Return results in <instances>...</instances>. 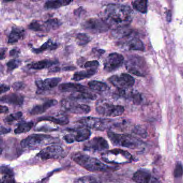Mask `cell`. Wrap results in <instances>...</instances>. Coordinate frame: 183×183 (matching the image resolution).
Segmentation results:
<instances>
[{
    "label": "cell",
    "instance_id": "cell-1",
    "mask_svg": "<svg viewBox=\"0 0 183 183\" xmlns=\"http://www.w3.org/2000/svg\"><path fill=\"white\" fill-rule=\"evenodd\" d=\"M133 10L129 6L109 4L102 13V20L114 29L128 27L133 19Z\"/></svg>",
    "mask_w": 183,
    "mask_h": 183
},
{
    "label": "cell",
    "instance_id": "cell-2",
    "mask_svg": "<svg viewBox=\"0 0 183 183\" xmlns=\"http://www.w3.org/2000/svg\"><path fill=\"white\" fill-rule=\"evenodd\" d=\"M78 122L85 127L97 131H104L106 129L118 127L124 124V121L118 120L103 119L94 117H86L79 119Z\"/></svg>",
    "mask_w": 183,
    "mask_h": 183
},
{
    "label": "cell",
    "instance_id": "cell-3",
    "mask_svg": "<svg viewBox=\"0 0 183 183\" xmlns=\"http://www.w3.org/2000/svg\"><path fill=\"white\" fill-rule=\"evenodd\" d=\"M75 162L90 171H105L112 168L102 163L99 159L81 153H76L72 156Z\"/></svg>",
    "mask_w": 183,
    "mask_h": 183
},
{
    "label": "cell",
    "instance_id": "cell-4",
    "mask_svg": "<svg viewBox=\"0 0 183 183\" xmlns=\"http://www.w3.org/2000/svg\"><path fill=\"white\" fill-rule=\"evenodd\" d=\"M102 159L106 163L122 164L131 162L132 160V156L125 150L115 149L103 153Z\"/></svg>",
    "mask_w": 183,
    "mask_h": 183
},
{
    "label": "cell",
    "instance_id": "cell-5",
    "mask_svg": "<svg viewBox=\"0 0 183 183\" xmlns=\"http://www.w3.org/2000/svg\"><path fill=\"white\" fill-rule=\"evenodd\" d=\"M108 136L113 145L115 146L135 149L140 145V141L138 139L130 135L109 131Z\"/></svg>",
    "mask_w": 183,
    "mask_h": 183
},
{
    "label": "cell",
    "instance_id": "cell-6",
    "mask_svg": "<svg viewBox=\"0 0 183 183\" xmlns=\"http://www.w3.org/2000/svg\"><path fill=\"white\" fill-rule=\"evenodd\" d=\"M96 111L102 116L115 117L122 115L125 109L122 105H114L103 101H98L96 104Z\"/></svg>",
    "mask_w": 183,
    "mask_h": 183
},
{
    "label": "cell",
    "instance_id": "cell-7",
    "mask_svg": "<svg viewBox=\"0 0 183 183\" xmlns=\"http://www.w3.org/2000/svg\"><path fill=\"white\" fill-rule=\"evenodd\" d=\"M54 138L45 134H34L23 140L20 145L25 148H34L53 142Z\"/></svg>",
    "mask_w": 183,
    "mask_h": 183
},
{
    "label": "cell",
    "instance_id": "cell-8",
    "mask_svg": "<svg viewBox=\"0 0 183 183\" xmlns=\"http://www.w3.org/2000/svg\"><path fill=\"white\" fill-rule=\"evenodd\" d=\"M126 67L129 72L138 76H145L147 72V65L145 60L136 55L128 59L126 62Z\"/></svg>",
    "mask_w": 183,
    "mask_h": 183
},
{
    "label": "cell",
    "instance_id": "cell-9",
    "mask_svg": "<svg viewBox=\"0 0 183 183\" xmlns=\"http://www.w3.org/2000/svg\"><path fill=\"white\" fill-rule=\"evenodd\" d=\"M83 29L93 34L105 33L111 29L108 24L102 18H92L85 21L81 24Z\"/></svg>",
    "mask_w": 183,
    "mask_h": 183
},
{
    "label": "cell",
    "instance_id": "cell-10",
    "mask_svg": "<svg viewBox=\"0 0 183 183\" xmlns=\"http://www.w3.org/2000/svg\"><path fill=\"white\" fill-rule=\"evenodd\" d=\"M61 107L66 112L76 115H86L92 110L90 106L89 105L80 104L71 98L61 100Z\"/></svg>",
    "mask_w": 183,
    "mask_h": 183
},
{
    "label": "cell",
    "instance_id": "cell-11",
    "mask_svg": "<svg viewBox=\"0 0 183 183\" xmlns=\"http://www.w3.org/2000/svg\"><path fill=\"white\" fill-rule=\"evenodd\" d=\"M67 130L69 133L64 136V139L68 143L84 141L91 136V132L87 127H78Z\"/></svg>",
    "mask_w": 183,
    "mask_h": 183
},
{
    "label": "cell",
    "instance_id": "cell-12",
    "mask_svg": "<svg viewBox=\"0 0 183 183\" xmlns=\"http://www.w3.org/2000/svg\"><path fill=\"white\" fill-rule=\"evenodd\" d=\"M108 81L118 89L125 90L131 88L135 83V80L131 75L126 73L112 75Z\"/></svg>",
    "mask_w": 183,
    "mask_h": 183
},
{
    "label": "cell",
    "instance_id": "cell-13",
    "mask_svg": "<svg viewBox=\"0 0 183 183\" xmlns=\"http://www.w3.org/2000/svg\"><path fill=\"white\" fill-rule=\"evenodd\" d=\"M124 61L123 55L118 53H112L104 61V69L108 73L115 71L122 66Z\"/></svg>",
    "mask_w": 183,
    "mask_h": 183
},
{
    "label": "cell",
    "instance_id": "cell-14",
    "mask_svg": "<svg viewBox=\"0 0 183 183\" xmlns=\"http://www.w3.org/2000/svg\"><path fill=\"white\" fill-rule=\"evenodd\" d=\"M109 143L103 137H95L83 146V150L92 152H103L109 148Z\"/></svg>",
    "mask_w": 183,
    "mask_h": 183
},
{
    "label": "cell",
    "instance_id": "cell-15",
    "mask_svg": "<svg viewBox=\"0 0 183 183\" xmlns=\"http://www.w3.org/2000/svg\"><path fill=\"white\" fill-rule=\"evenodd\" d=\"M64 150L61 146L52 145L48 146L37 155V156L43 161L50 159H57L64 155Z\"/></svg>",
    "mask_w": 183,
    "mask_h": 183
},
{
    "label": "cell",
    "instance_id": "cell-16",
    "mask_svg": "<svg viewBox=\"0 0 183 183\" xmlns=\"http://www.w3.org/2000/svg\"><path fill=\"white\" fill-rule=\"evenodd\" d=\"M62 79L60 78H53L45 80H37L35 81V85L39 91H47L56 87Z\"/></svg>",
    "mask_w": 183,
    "mask_h": 183
},
{
    "label": "cell",
    "instance_id": "cell-17",
    "mask_svg": "<svg viewBox=\"0 0 183 183\" xmlns=\"http://www.w3.org/2000/svg\"><path fill=\"white\" fill-rule=\"evenodd\" d=\"M24 96L17 93H10L4 95L1 98V102L15 106H22L23 104Z\"/></svg>",
    "mask_w": 183,
    "mask_h": 183
},
{
    "label": "cell",
    "instance_id": "cell-18",
    "mask_svg": "<svg viewBox=\"0 0 183 183\" xmlns=\"http://www.w3.org/2000/svg\"><path fill=\"white\" fill-rule=\"evenodd\" d=\"M57 104L58 101L56 99H48L41 104H39L34 106L30 111V114L32 115H41L46 112L47 110L50 109L52 107L57 105Z\"/></svg>",
    "mask_w": 183,
    "mask_h": 183
},
{
    "label": "cell",
    "instance_id": "cell-19",
    "mask_svg": "<svg viewBox=\"0 0 183 183\" xmlns=\"http://www.w3.org/2000/svg\"><path fill=\"white\" fill-rule=\"evenodd\" d=\"M58 89L62 92H80L88 91V89L83 85L75 83H64L59 85Z\"/></svg>",
    "mask_w": 183,
    "mask_h": 183
},
{
    "label": "cell",
    "instance_id": "cell-20",
    "mask_svg": "<svg viewBox=\"0 0 183 183\" xmlns=\"http://www.w3.org/2000/svg\"><path fill=\"white\" fill-rule=\"evenodd\" d=\"M122 48L129 51H144V45L140 39L132 37L122 42Z\"/></svg>",
    "mask_w": 183,
    "mask_h": 183
},
{
    "label": "cell",
    "instance_id": "cell-21",
    "mask_svg": "<svg viewBox=\"0 0 183 183\" xmlns=\"http://www.w3.org/2000/svg\"><path fill=\"white\" fill-rule=\"evenodd\" d=\"M59 61L56 59H45L41 61L34 62L27 64V68L34 70H41L47 69L52 67L53 66L58 64Z\"/></svg>",
    "mask_w": 183,
    "mask_h": 183
},
{
    "label": "cell",
    "instance_id": "cell-22",
    "mask_svg": "<svg viewBox=\"0 0 183 183\" xmlns=\"http://www.w3.org/2000/svg\"><path fill=\"white\" fill-rule=\"evenodd\" d=\"M25 34V30L22 27H13L8 36V44H13L17 43L18 41L24 38Z\"/></svg>",
    "mask_w": 183,
    "mask_h": 183
},
{
    "label": "cell",
    "instance_id": "cell-23",
    "mask_svg": "<svg viewBox=\"0 0 183 183\" xmlns=\"http://www.w3.org/2000/svg\"><path fill=\"white\" fill-rule=\"evenodd\" d=\"M38 122L41 121H47L50 122H53L56 124H58L59 125H66L68 124L69 120L68 119V117L63 115H57L54 116H44L39 118L38 119Z\"/></svg>",
    "mask_w": 183,
    "mask_h": 183
},
{
    "label": "cell",
    "instance_id": "cell-24",
    "mask_svg": "<svg viewBox=\"0 0 183 183\" xmlns=\"http://www.w3.org/2000/svg\"><path fill=\"white\" fill-rule=\"evenodd\" d=\"M97 72V69L90 68L87 70L76 72L73 75L71 80L74 81H80L86 78H90L96 74Z\"/></svg>",
    "mask_w": 183,
    "mask_h": 183
},
{
    "label": "cell",
    "instance_id": "cell-25",
    "mask_svg": "<svg viewBox=\"0 0 183 183\" xmlns=\"http://www.w3.org/2000/svg\"><path fill=\"white\" fill-rule=\"evenodd\" d=\"M58 43L49 39L39 48H32L31 51L35 54H40L46 51H53L58 47Z\"/></svg>",
    "mask_w": 183,
    "mask_h": 183
},
{
    "label": "cell",
    "instance_id": "cell-26",
    "mask_svg": "<svg viewBox=\"0 0 183 183\" xmlns=\"http://www.w3.org/2000/svg\"><path fill=\"white\" fill-rule=\"evenodd\" d=\"M152 177L148 171L139 170L134 173L132 179L136 183H149Z\"/></svg>",
    "mask_w": 183,
    "mask_h": 183
},
{
    "label": "cell",
    "instance_id": "cell-27",
    "mask_svg": "<svg viewBox=\"0 0 183 183\" xmlns=\"http://www.w3.org/2000/svg\"><path fill=\"white\" fill-rule=\"evenodd\" d=\"M89 88L99 94H102L109 90V86L104 82L93 80L88 83Z\"/></svg>",
    "mask_w": 183,
    "mask_h": 183
},
{
    "label": "cell",
    "instance_id": "cell-28",
    "mask_svg": "<svg viewBox=\"0 0 183 183\" xmlns=\"http://www.w3.org/2000/svg\"><path fill=\"white\" fill-rule=\"evenodd\" d=\"M1 173L2 176L1 183H15L13 171L9 167L1 166Z\"/></svg>",
    "mask_w": 183,
    "mask_h": 183
},
{
    "label": "cell",
    "instance_id": "cell-29",
    "mask_svg": "<svg viewBox=\"0 0 183 183\" xmlns=\"http://www.w3.org/2000/svg\"><path fill=\"white\" fill-rule=\"evenodd\" d=\"M97 95L92 92L87 91V92H80L72 93L70 96L69 98L73 99L74 101L76 100H91L94 101L97 98Z\"/></svg>",
    "mask_w": 183,
    "mask_h": 183
},
{
    "label": "cell",
    "instance_id": "cell-30",
    "mask_svg": "<svg viewBox=\"0 0 183 183\" xmlns=\"http://www.w3.org/2000/svg\"><path fill=\"white\" fill-rule=\"evenodd\" d=\"M73 2V1L69 0H59V1H48L46 2L44 8L46 9H56L61 7L69 5Z\"/></svg>",
    "mask_w": 183,
    "mask_h": 183
},
{
    "label": "cell",
    "instance_id": "cell-31",
    "mask_svg": "<svg viewBox=\"0 0 183 183\" xmlns=\"http://www.w3.org/2000/svg\"><path fill=\"white\" fill-rule=\"evenodd\" d=\"M45 32H48L51 30H55L60 27L62 25L61 20L58 18H50L43 22Z\"/></svg>",
    "mask_w": 183,
    "mask_h": 183
},
{
    "label": "cell",
    "instance_id": "cell-32",
    "mask_svg": "<svg viewBox=\"0 0 183 183\" xmlns=\"http://www.w3.org/2000/svg\"><path fill=\"white\" fill-rule=\"evenodd\" d=\"M132 32V30L127 27H120L113 30L111 32L112 37L115 38H124L127 37Z\"/></svg>",
    "mask_w": 183,
    "mask_h": 183
},
{
    "label": "cell",
    "instance_id": "cell-33",
    "mask_svg": "<svg viewBox=\"0 0 183 183\" xmlns=\"http://www.w3.org/2000/svg\"><path fill=\"white\" fill-rule=\"evenodd\" d=\"M34 124L32 122H22L17 125V127L15 129L14 132L19 134L28 132L33 127Z\"/></svg>",
    "mask_w": 183,
    "mask_h": 183
},
{
    "label": "cell",
    "instance_id": "cell-34",
    "mask_svg": "<svg viewBox=\"0 0 183 183\" xmlns=\"http://www.w3.org/2000/svg\"><path fill=\"white\" fill-rule=\"evenodd\" d=\"M147 1L137 0L132 2L134 8L141 13H146L147 11Z\"/></svg>",
    "mask_w": 183,
    "mask_h": 183
},
{
    "label": "cell",
    "instance_id": "cell-35",
    "mask_svg": "<svg viewBox=\"0 0 183 183\" xmlns=\"http://www.w3.org/2000/svg\"><path fill=\"white\" fill-rule=\"evenodd\" d=\"M76 40L79 46H85L91 41V38L85 33H79L76 34Z\"/></svg>",
    "mask_w": 183,
    "mask_h": 183
},
{
    "label": "cell",
    "instance_id": "cell-36",
    "mask_svg": "<svg viewBox=\"0 0 183 183\" xmlns=\"http://www.w3.org/2000/svg\"><path fill=\"white\" fill-rule=\"evenodd\" d=\"M28 28L31 30L36 31V32H45L44 27L43 24V22L38 20H33L30 24L29 25Z\"/></svg>",
    "mask_w": 183,
    "mask_h": 183
},
{
    "label": "cell",
    "instance_id": "cell-37",
    "mask_svg": "<svg viewBox=\"0 0 183 183\" xmlns=\"http://www.w3.org/2000/svg\"><path fill=\"white\" fill-rule=\"evenodd\" d=\"M22 115H23V113L21 112H16L14 113H12L10 115H8L4 119V122L7 124L10 125L14 122L20 119V118H22Z\"/></svg>",
    "mask_w": 183,
    "mask_h": 183
},
{
    "label": "cell",
    "instance_id": "cell-38",
    "mask_svg": "<svg viewBox=\"0 0 183 183\" xmlns=\"http://www.w3.org/2000/svg\"><path fill=\"white\" fill-rule=\"evenodd\" d=\"M21 63V61L17 59H13L8 61L6 64L8 73H10L18 68L20 66Z\"/></svg>",
    "mask_w": 183,
    "mask_h": 183
},
{
    "label": "cell",
    "instance_id": "cell-39",
    "mask_svg": "<svg viewBox=\"0 0 183 183\" xmlns=\"http://www.w3.org/2000/svg\"><path fill=\"white\" fill-rule=\"evenodd\" d=\"M76 183H98L95 177L85 176L80 178L77 180Z\"/></svg>",
    "mask_w": 183,
    "mask_h": 183
},
{
    "label": "cell",
    "instance_id": "cell-40",
    "mask_svg": "<svg viewBox=\"0 0 183 183\" xmlns=\"http://www.w3.org/2000/svg\"><path fill=\"white\" fill-rule=\"evenodd\" d=\"M183 173V168L182 164L180 163L177 164L174 170V176L175 177H180L182 176Z\"/></svg>",
    "mask_w": 183,
    "mask_h": 183
},
{
    "label": "cell",
    "instance_id": "cell-41",
    "mask_svg": "<svg viewBox=\"0 0 183 183\" xmlns=\"http://www.w3.org/2000/svg\"><path fill=\"white\" fill-rule=\"evenodd\" d=\"M99 66V63L98 61L97 60L88 61V62H86L84 64L85 68H87V69H90V68L97 69Z\"/></svg>",
    "mask_w": 183,
    "mask_h": 183
},
{
    "label": "cell",
    "instance_id": "cell-42",
    "mask_svg": "<svg viewBox=\"0 0 183 183\" xmlns=\"http://www.w3.org/2000/svg\"><path fill=\"white\" fill-rule=\"evenodd\" d=\"M25 85L23 82H15L13 85V88L15 90L19 91L20 90H22L25 88Z\"/></svg>",
    "mask_w": 183,
    "mask_h": 183
},
{
    "label": "cell",
    "instance_id": "cell-43",
    "mask_svg": "<svg viewBox=\"0 0 183 183\" xmlns=\"http://www.w3.org/2000/svg\"><path fill=\"white\" fill-rule=\"evenodd\" d=\"M20 50L17 48H15L10 50L9 52V55L11 57L17 58L19 56V55L20 54Z\"/></svg>",
    "mask_w": 183,
    "mask_h": 183
},
{
    "label": "cell",
    "instance_id": "cell-44",
    "mask_svg": "<svg viewBox=\"0 0 183 183\" xmlns=\"http://www.w3.org/2000/svg\"><path fill=\"white\" fill-rule=\"evenodd\" d=\"M92 53H94V55H96V57H100L102 54H103L105 53V51L102 49H97V48H94L92 50Z\"/></svg>",
    "mask_w": 183,
    "mask_h": 183
},
{
    "label": "cell",
    "instance_id": "cell-45",
    "mask_svg": "<svg viewBox=\"0 0 183 183\" xmlns=\"http://www.w3.org/2000/svg\"><path fill=\"white\" fill-rule=\"evenodd\" d=\"M10 90V87L8 85L6 84L1 85V94H3L4 93L8 92Z\"/></svg>",
    "mask_w": 183,
    "mask_h": 183
},
{
    "label": "cell",
    "instance_id": "cell-46",
    "mask_svg": "<svg viewBox=\"0 0 183 183\" xmlns=\"http://www.w3.org/2000/svg\"><path fill=\"white\" fill-rule=\"evenodd\" d=\"M135 133H136L138 134H139L140 136H142L143 138H144L145 136V132H144V130H143L142 129H141L139 127H137L135 129Z\"/></svg>",
    "mask_w": 183,
    "mask_h": 183
},
{
    "label": "cell",
    "instance_id": "cell-47",
    "mask_svg": "<svg viewBox=\"0 0 183 183\" xmlns=\"http://www.w3.org/2000/svg\"><path fill=\"white\" fill-rule=\"evenodd\" d=\"M76 69V68L75 66H66L63 68H61V71H74Z\"/></svg>",
    "mask_w": 183,
    "mask_h": 183
},
{
    "label": "cell",
    "instance_id": "cell-48",
    "mask_svg": "<svg viewBox=\"0 0 183 183\" xmlns=\"http://www.w3.org/2000/svg\"><path fill=\"white\" fill-rule=\"evenodd\" d=\"M7 51V48L2 47L0 50V55H1V60H2L6 58V53Z\"/></svg>",
    "mask_w": 183,
    "mask_h": 183
},
{
    "label": "cell",
    "instance_id": "cell-49",
    "mask_svg": "<svg viewBox=\"0 0 183 183\" xmlns=\"http://www.w3.org/2000/svg\"><path fill=\"white\" fill-rule=\"evenodd\" d=\"M9 112L8 108L4 105H1V113H7Z\"/></svg>",
    "mask_w": 183,
    "mask_h": 183
},
{
    "label": "cell",
    "instance_id": "cell-50",
    "mask_svg": "<svg viewBox=\"0 0 183 183\" xmlns=\"http://www.w3.org/2000/svg\"><path fill=\"white\" fill-rule=\"evenodd\" d=\"M10 129H6V127H4L3 126H1V135L10 132Z\"/></svg>",
    "mask_w": 183,
    "mask_h": 183
},
{
    "label": "cell",
    "instance_id": "cell-51",
    "mask_svg": "<svg viewBox=\"0 0 183 183\" xmlns=\"http://www.w3.org/2000/svg\"><path fill=\"white\" fill-rule=\"evenodd\" d=\"M83 10H84V9H83L82 7H80V8H78V9H77L75 10L74 13L76 16H80Z\"/></svg>",
    "mask_w": 183,
    "mask_h": 183
},
{
    "label": "cell",
    "instance_id": "cell-52",
    "mask_svg": "<svg viewBox=\"0 0 183 183\" xmlns=\"http://www.w3.org/2000/svg\"><path fill=\"white\" fill-rule=\"evenodd\" d=\"M149 183H159V180H157L156 178L155 177H152L151 180H150V182Z\"/></svg>",
    "mask_w": 183,
    "mask_h": 183
}]
</instances>
